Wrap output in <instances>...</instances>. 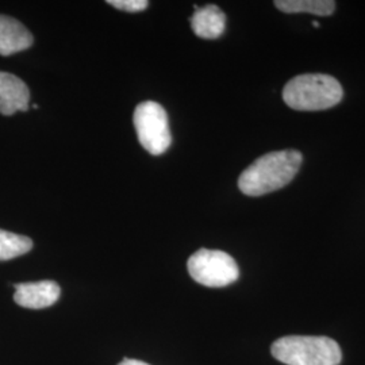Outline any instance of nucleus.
Segmentation results:
<instances>
[{"label": "nucleus", "mask_w": 365, "mask_h": 365, "mask_svg": "<svg viewBox=\"0 0 365 365\" xmlns=\"http://www.w3.org/2000/svg\"><path fill=\"white\" fill-rule=\"evenodd\" d=\"M303 163L299 150L286 149L259 157L238 179V188L248 196H262L282 190L294 180Z\"/></svg>", "instance_id": "f257e3e1"}, {"label": "nucleus", "mask_w": 365, "mask_h": 365, "mask_svg": "<svg viewBox=\"0 0 365 365\" xmlns=\"http://www.w3.org/2000/svg\"><path fill=\"white\" fill-rule=\"evenodd\" d=\"M344 90L339 80L325 73H303L283 88L284 103L298 111H321L339 105Z\"/></svg>", "instance_id": "f03ea898"}, {"label": "nucleus", "mask_w": 365, "mask_h": 365, "mask_svg": "<svg viewBox=\"0 0 365 365\" xmlns=\"http://www.w3.org/2000/svg\"><path fill=\"white\" fill-rule=\"evenodd\" d=\"M276 360L286 365H339L342 353L334 339L314 336H288L271 348Z\"/></svg>", "instance_id": "7ed1b4c3"}, {"label": "nucleus", "mask_w": 365, "mask_h": 365, "mask_svg": "<svg viewBox=\"0 0 365 365\" xmlns=\"http://www.w3.org/2000/svg\"><path fill=\"white\" fill-rule=\"evenodd\" d=\"M134 128L141 146L152 156L164 155L172 144L168 115L156 102H143L134 110Z\"/></svg>", "instance_id": "20e7f679"}, {"label": "nucleus", "mask_w": 365, "mask_h": 365, "mask_svg": "<svg viewBox=\"0 0 365 365\" xmlns=\"http://www.w3.org/2000/svg\"><path fill=\"white\" fill-rule=\"evenodd\" d=\"M187 269L196 283L206 287H226L240 276L238 265L230 255L211 249L195 252L188 259Z\"/></svg>", "instance_id": "39448f33"}, {"label": "nucleus", "mask_w": 365, "mask_h": 365, "mask_svg": "<svg viewBox=\"0 0 365 365\" xmlns=\"http://www.w3.org/2000/svg\"><path fill=\"white\" fill-rule=\"evenodd\" d=\"M14 300L25 309H46L60 299L61 288L53 280H42L34 283L15 284Z\"/></svg>", "instance_id": "423d86ee"}, {"label": "nucleus", "mask_w": 365, "mask_h": 365, "mask_svg": "<svg viewBox=\"0 0 365 365\" xmlns=\"http://www.w3.org/2000/svg\"><path fill=\"white\" fill-rule=\"evenodd\" d=\"M30 91L25 81L13 73L0 72V114L14 115L18 111H27Z\"/></svg>", "instance_id": "0eeeda50"}, {"label": "nucleus", "mask_w": 365, "mask_h": 365, "mask_svg": "<svg viewBox=\"0 0 365 365\" xmlns=\"http://www.w3.org/2000/svg\"><path fill=\"white\" fill-rule=\"evenodd\" d=\"M33 42V34L19 21L7 15H0V56L24 52Z\"/></svg>", "instance_id": "6e6552de"}, {"label": "nucleus", "mask_w": 365, "mask_h": 365, "mask_svg": "<svg viewBox=\"0 0 365 365\" xmlns=\"http://www.w3.org/2000/svg\"><path fill=\"white\" fill-rule=\"evenodd\" d=\"M191 27L199 38H220L225 33L226 15L215 4H209L202 9L195 7V13L191 18Z\"/></svg>", "instance_id": "1a4fd4ad"}, {"label": "nucleus", "mask_w": 365, "mask_h": 365, "mask_svg": "<svg viewBox=\"0 0 365 365\" xmlns=\"http://www.w3.org/2000/svg\"><path fill=\"white\" fill-rule=\"evenodd\" d=\"M274 6L283 13H309L318 16H329L336 11V1L331 0H276Z\"/></svg>", "instance_id": "9d476101"}, {"label": "nucleus", "mask_w": 365, "mask_h": 365, "mask_svg": "<svg viewBox=\"0 0 365 365\" xmlns=\"http://www.w3.org/2000/svg\"><path fill=\"white\" fill-rule=\"evenodd\" d=\"M33 249V241L26 235H15L0 229V261L13 260Z\"/></svg>", "instance_id": "9b49d317"}, {"label": "nucleus", "mask_w": 365, "mask_h": 365, "mask_svg": "<svg viewBox=\"0 0 365 365\" xmlns=\"http://www.w3.org/2000/svg\"><path fill=\"white\" fill-rule=\"evenodd\" d=\"M107 3L126 13H140L146 10L149 6L148 0H108Z\"/></svg>", "instance_id": "f8f14e48"}, {"label": "nucleus", "mask_w": 365, "mask_h": 365, "mask_svg": "<svg viewBox=\"0 0 365 365\" xmlns=\"http://www.w3.org/2000/svg\"><path fill=\"white\" fill-rule=\"evenodd\" d=\"M118 365H149L144 363V361H140V360H133V359H125L122 360Z\"/></svg>", "instance_id": "ddd939ff"}, {"label": "nucleus", "mask_w": 365, "mask_h": 365, "mask_svg": "<svg viewBox=\"0 0 365 365\" xmlns=\"http://www.w3.org/2000/svg\"><path fill=\"white\" fill-rule=\"evenodd\" d=\"M313 25H314V27L319 26V24H318V22H317V21H314Z\"/></svg>", "instance_id": "4468645a"}]
</instances>
